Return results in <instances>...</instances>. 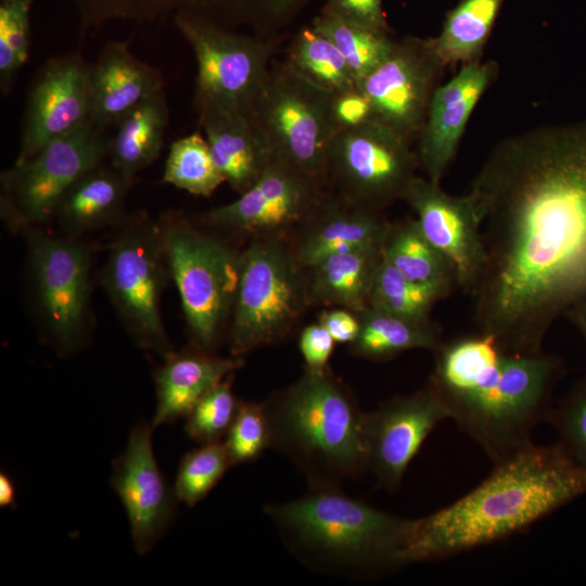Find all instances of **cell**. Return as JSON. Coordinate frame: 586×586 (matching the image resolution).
Instances as JSON below:
<instances>
[{
  "label": "cell",
  "mask_w": 586,
  "mask_h": 586,
  "mask_svg": "<svg viewBox=\"0 0 586 586\" xmlns=\"http://www.w3.org/2000/svg\"><path fill=\"white\" fill-rule=\"evenodd\" d=\"M485 265L471 295L480 333L542 352L552 322L586 296V119L508 137L468 193Z\"/></svg>",
  "instance_id": "cell-1"
},
{
  "label": "cell",
  "mask_w": 586,
  "mask_h": 586,
  "mask_svg": "<svg viewBox=\"0 0 586 586\" xmlns=\"http://www.w3.org/2000/svg\"><path fill=\"white\" fill-rule=\"evenodd\" d=\"M434 354L428 383L447 406L449 419L494 464L533 444L532 433L547 420L562 372L558 358L508 353L480 332L443 342Z\"/></svg>",
  "instance_id": "cell-2"
},
{
  "label": "cell",
  "mask_w": 586,
  "mask_h": 586,
  "mask_svg": "<svg viewBox=\"0 0 586 586\" xmlns=\"http://www.w3.org/2000/svg\"><path fill=\"white\" fill-rule=\"evenodd\" d=\"M585 493V473L559 443L532 444L495 463L464 496L412 520L408 562L441 560L502 540Z\"/></svg>",
  "instance_id": "cell-3"
},
{
  "label": "cell",
  "mask_w": 586,
  "mask_h": 586,
  "mask_svg": "<svg viewBox=\"0 0 586 586\" xmlns=\"http://www.w3.org/2000/svg\"><path fill=\"white\" fill-rule=\"evenodd\" d=\"M292 555L311 570L349 578H374L409 564L412 520L344 494L309 487L304 496L265 507Z\"/></svg>",
  "instance_id": "cell-4"
},
{
  "label": "cell",
  "mask_w": 586,
  "mask_h": 586,
  "mask_svg": "<svg viewBox=\"0 0 586 586\" xmlns=\"http://www.w3.org/2000/svg\"><path fill=\"white\" fill-rule=\"evenodd\" d=\"M270 444L309 487H341L367 471L364 412L329 368L303 375L264 403Z\"/></svg>",
  "instance_id": "cell-5"
},
{
  "label": "cell",
  "mask_w": 586,
  "mask_h": 586,
  "mask_svg": "<svg viewBox=\"0 0 586 586\" xmlns=\"http://www.w3.org/2000/svg\"><path fill=\"white\" fill-rule=\"evenodd\" d=\"M310 304L305 269L286 237L252 238L241 251L230 351L242 357L284 339Z\"/></svg>",
  "instance_id": "cell-6"
},
{
  "label": "cell",
  "mask_w": 586,
  "mask_h": 586,
  "mask_svg": "<svg viewBox=\"0 0 586 586\" xmlns=\"http://www.w3.org/2000/svg\"><path fill=\"white\" fill-rule=\"evenodd\" d=\"M158 224L194 347L211 353L232 313L241 251L196 229L179 213L163 215Z\"/></svg>",
  "instance_id": "cell-7"
},
{
  "label": "cell",
  "mask_w": 586,
  "mask_h": 586,
  "mask_svg": "<svg viewBox=\"0 0 586 586\" xmlns=\"http://www.w3.org/2000/svg\"><path fill=\"white\" fill-rule=\"evenodd\" d=\"M332 94L296 74L285 62L270 64L250 114L275 158L328 188V153L337 132Z\"/></svg>",
  "instance_id": "cell-8"
},
{
  "label": "cell",
  "mask_w": 586,
  "mask_h": 586,
  "mask_svg": "<svg viewBox=\"0 0 586 586\" xmlns=\"http://www.w3.org/2000/svg\"><path fill=\"white\" fill-rule=\"evenodd\" d=\"M168 276L158 221L128 222L110 246L102 283L135 342L164 359L175 353L161 316Z\"/></svg>",
  "instance_id": "cell-9"
},
{
  "label": "cell",
  "mask_w": 586,
  "mask_h": 586,
  "mask_svg": "<svg viewBox=\"0 0 586 586\" xmlns=\"http://www.w3.org/2000/svg\"><path fill=\"white\" fill-rule=\"evenodd\" d=\"M91 119L51 141L34 156L1 174V215L16 229L53 219L63 194L81 176L104 163L110 137Z\"/></svg>",
  "instance_id": "cell-10"
},
{
  "label": "cell",
  "mask_w": 586,
  "mask_h": 586,
  "mask_svg": "<svg viewBox=\"0 0 586 586\" xmlns=\"http://www.w3.org/2000/svg\"><path fill=\"white\" fill-rule=\"evenodd\" d=\"M417 167L411 142L373 119L335 133L328 153V188L353 203L382 211L404 200Z\"/></svg>",
  "instance_id": "cell-11"
},
{
  "label": "cell",
  "mask_w": 586,
  "mask_h": 586,
  "mask_svg": "<svg viewBox=\"0 0 586 586\" xmlns=\"http://www.w3.org/2000/svg\"><path fill=\"white\" fill-rule=\"evenodd\" d=\"M26 232L35 298L56 347L68 353L82 340L90 296V249L73 237H56L37 226Z\"/></svg>",
  "instance_id": "cell-12"
},
{
  "label": "cell",
  "mask_w": 586,
  "mask_h": 586,
  "mask_svg": "<svg viewBox=\"0 0 586 586\" xmlns=\"http://www.w3.org/2000/svg\"><path fill=\"white\" fill-rule=\"evenodd\" d=\"M176 24L196 61L194 107L249 112L270 67L271 47L187 16Z\"/></svg>",
  "instance_id": "cell-13"
},
{
  "label": "cell",
  "mask_w": 586,
  "mask_h": 586,
  "mask_svg": "<svg viewBox=\"0 0 586 586\" xmlns=\"http://www.w3.org/2000/svg\"><path fill=\"white\" fill-rule=\"evenodd\" d=\"M445 67L432 38L406 37L395 41L358 88L369 100L374 120L411 142L420 136Z\"/></svg>",
  "instance_id": "cell-14"
},
{
  "label": "cell",
  "mask_w": 586,
  "mask_h": 586,
  "mask_svg": "<svg viewBox=\"0 0 586 586\" xmlns=\"http://www.w3.org/2000/svg\"><path fill=\"white\" fill-rule=\"evenodd\" d=\"M327 189L273 157L258 180L235 201L202 215L209 227L252 238L286 237L319 206Z\"/></svg>",
  "instance_id": "cell-15"
},
{
  "label": "cell",
  "mask_w": 586,
  "mask_h": 586,
  "mask_svg": "<svg viewBox=\"0 0 586 586\" xmlns=\"http://www.w3.org/2000/svg\"><path fill=\"white\" fill-rule=\"evenodd\" d=\"M445 419H449L448 408L429 383L366 412L367 471L375 476L379 487L397 489L425 438Z\"/></svg>",
  "instance_id": "cell-16"
},
{
  "label": "cell",
  "mask_w": 586,
  "mask_h": 586,
  "mask_svg": "<svg viewBox=\"0 0 586 586\" xmlns=\"http://www.w3.org/2000/svg\"><path fill=\"white\" fill-rule=\"evenodd\" d=\"M89 71L79 52L53 56L42 65L28 92L14 163L30 158L89 119Z\"/></svg>",
  "instance_id": "cell-17"
},
{
  "label": "cell",
  "mask_w": 586,
  "mask_h": 586,
  "mask_svg": "<svg viewBox=\"0 0 586 586\" xmlns=\"http://www.w3.org/2000/svg\"><path fill=\"white\" fill-rule=\"evenodd\" d=\"M404 200L417 214L425 238L454 266L458 289L471 296L485 265L480 219L471 196L450 195L440 183L416 176Z\"/></svg>",
  "instance_id": "cell-18"
},
{
  "label": "cell",
  "mask_w": 586,
  "mask_h": 586,
  "mask_svg": "<svg viewBox=\"0 0 586 586\" xmlns=\"http://www.w3.org/2000/svg\"><path fill=\"white\" fill-rule=\"evenodd\" d=\"M152 424L135 425L124 453L115 459L111 483L120 498L138 553H146L177 513L178 498L160 471L153 453Z\"/></svg>",
  "instance_id": "cell-19"
},
{
  "label": "cell",
  "mask_w": 586,
  "mask_h": 586,
  "mask_svg": "<svg viewBox=\"0 0 586 586\" xmlns=\"http://www.w3.org/2000/svg\"><path fill=\"white\" fill-rule=\"evenodd\" d=\"M497 76L495 61L472 62L462 65L449 81L435 89L416 152L425 178L441 182L474 107Z\"/></svg>",
  "instance_id": "cell-20"
},
{
  "label": "cell",
  "mask_w": 586,
  "mask_h": 586,
  "mask_svg": "<svg viewBox=\"0 0 586 586\" xmlns=\"http://www.w3.org/2000/svg\"><path fill=\"white\" fill-rule=\"evenodd\" d=\"M391 222L381 211L326 193L290 241L294 257L307 270L322 259L358 249L383 247Z\"/></svg>",
  "instance_id": "cell-21"
},
{
  "label": "cell",
  "mask_w": 586,
  "mask_h": 586,
  "mask_svg": "<svg viewBox=\"0 0 586 586\" xmlns=\"http://www.w3.org/2000/svg\"><path fill=\"white\" fill-rule=\"evenodd\" d=\"M89 81V119L105 129L146 99L163 92L164 87L162 73L138 59L123 41L102 48L90 64Z\"/></svg>",
  "instance_id": "cell-22"
},
{
  "label": "cell",
  "mask_w": 586,
  "mask_h": 586,
  "mask_svg": "<svg viewBox=\"0 0 586 586\" xmlns=\"http://www.w3.org/2000/svg\"><path fill=\"white\" fill-rule=\"evenodd\" d=\"M213 160L238 193L251 188L273 160L268 141L249 112L209 110L199 114Z\"/></svg>",
  "instance_id": "cell-23"
},
{
  "label": "cell",
  "mask_w": 586,
  "mask_h": 586,
  "mask_svg": "<svg viewBox=\"0 0 586 586\" xmlns=\"http://www.w3.org/2000/svg\"><path fill=\"white\" fill-rule=\"evenodd\" d=\"M243 364L242 357L222 358L195 347L173 353L155 372L157 405L152 426L187 417L208 391Z\"/></svg>",
  "instance_id": "cell-24"
},
{
  "label": "cell",
  "mask_w": 586,
  "mask_h": 586,
  "mask_svg": "<svg viewBox=\"0 0 586 586\" xmlns=\"http://www.w3.org/2000/svg\"><path fill=\"white\" fill-rule=\"evenodd\" d=\"M132 182L110 163H102L69 187L59 201L53 219L73 238L115 224L123 215Z\"/></svg>",
  "instance_id": "cell-25"
},
{
  "label": "cell",
  "mask_w": 586,
  "mask_h": 586,
  "mask_svg": "<svg viewBox=\"0 0 586 586\" xmlns=\"http://www.w3.org/2000/svg\"><path fill=\"white\" fill-rule=\"evenodd\" d=\"M382 258L383 247H365L322 259L307 269L309 302L364 310Z\"/></svg>",
  "instance_id": "cell-26"
},
{
  "label": "cell",
  "mask_w": 586,
  "mask_h": 586,
  "mask_svg": "<svg viewBox=\"0 0 586 586\" xmlns=\"http://www.w3.org/2000/svg\"><path fill=\"white\" fill-rule=\"evenodd\" d=\"M169 111L164 92L157 93L127 113L110 137L109 163L133 179L160 155Z\"/></svg>",
  "instance_id": "cell-27"
},
{
  "label": "cell",
  "mask_w": 586,
  "mask_h": 586,
  "mask_svg": "<svg viewBox=\"0 0 586 586\" xmlns=\"http://www.w3.org/2000/svg\"><path fill=\"white\" fill-rule=\"evenodd\" d=\"M383 255L407 279L435 291L443 300L458 289L454 266L425 238L417 219L391 222Z\"/></svg>",
  "instance_id": "cell-28"
},
{
  "label": "cell",
  "mask_w": 586,
  "mask_h": 586,
  "mask_svg": "<svg viewBox=\"0 0 586 586\" xmlns=\"http://www.w3.org/2000/svg\"><path fill=\"white\" fill-rule=\"evenodd\" d=\"M359 332L349 343L353 355L387 360L410 349L436 351L444 342L441 327L429 320H411L366 307L356 313Z\"/></svg>",
  "instance_id": "cell-29"
},
{
  "label": "cell",
  "mask_w": 586,
  "mask_h": 586,
  "mask_svg": "<svg viewBox=\"0 0 586 586\" xmlns=\"http://www.w3.org/2000/svg\"><path fill=\"white\" fill-rule=\"evenodd\" d=\"M505 0H461L450 10L437 37L434 50L445 66L481 61Z\"/></svg>",
  "instance_id": "cell-30"
},
{
  "label": "cell",
  "mask_w": 586,
  "mask_h": 586,
  "mask_svg": "<svg viewBox=\"0 0 586 586\" xmlns=\"http://www.w3.org/2000/svg\"><path fill=\"white\" fill-rule=\"evenodd\" d=\"M285 63L304 79L331 94L358 88L344 56L314 26L298 33Z\"/></svg>",
  "instance_id": "cell-31"
},
{
  "label": "cell",
  "mask_w": 586,
  "mask_h": 586,
  "mask_svg": "<svg viewBox=\"0 0 586 586\" xmlns=\"http://www.w3.org/2000/svg\"><path fill=\"white\" fill-rule=\"evenodd\" d=\"M313 26L327 36L344 56L357 87L387 56L395 43L387 30L352 23L328 11Z\"/></svg>",
  "instance_id": "cell-32"
},
{
  "label": "cell",
  "mask_w": 586,
  "mask_h": 586,
  "mask_svg": "<svg viewBox=\"0 0 586 586\" xmlns=\"http://www.w3.org/2000/svg\"><path fill=\"white\" fill-rule=\"evenodd\" d=\"M163 180L194 195L211 196L226 181L217 168L206 139L193 132L174 141Z\"/></svg>",
  "instance_id": "cell-33"
},
{
  "label": "cell",
  "mask_w": 586,
  "mask_h": 586,
  "mask_svg": "<svg viewBox=\"0 0 586 586\" xmlns=\"http://www.w3.org/2000/svg\"><path fill=\"white\" fill-rule=\"evenodd\" d=\"M443 300L435 291L407 279L383 255L368 300V307L411 320H429Z\"/></svg>",
  "instance_id": "cell-34"
},
{
  "label": "cell",
  "mask_w": 586,
  "mask_h": 586,
  "mask_svg": "<svg viewBox=\"0 0 586 586\" xmlns=\"http://www.w3.org/2000/svg\"><path fill=\"white\" fill-rule=\"evenodd\" d=\"M231 467L224 443L203 444L181 459L174 489L179 501L192 507L202 500Z\"/></svg>",
  "instance_id": "cell-35"
},
{
  "label": "cell",
  "mask_w": 586,
  "mask_h": 586,
  "mask_svg": "<svg viewBox=\"0 0 586 586\" xmlns=\"http://www.w3.org/2000/svg\"><path fill=\"white\" fill-rule=\"evenodd\" d=\"M33 0H2L0 7V88L11 91L29 56V9Z\"/></svg>",
  "instance_id": "cell-36"
},
{
  "label": "cell",
  "mask_w": 586,
  "mask_h": 586,
  "mask_svg": "<svg viewBox=\"0 0 586 586\" xmlns=\"http://www.w3.org/2000/svg\"><path fill=\"white\" fill-rule=\"evenodd\" d=\"M232 378L230 374L208 391L186 417L187 434L201 445L220 442L234 420L240 399L232 392Z\"/></svg>",
  "instance_id": "cell-37"
},
{
  "label": "cell",
  "mask_w": 586,
  "mask_h": 586,
  "mask_svg": "<svg viewBox=\"0 0 586 586\" xmlns=\"http://www.w3.org/2000/svg\"><path fill=\"white\" fill-rule=\"evenodd\" d=\"M269 444V428L263 404L240 400L224 442L231 467L255 461Z\"/></svg>",
  "instance_id": "cell-38"
},
{
  "label": "cell",
  "mask_w": 586,
  "mask_h": 586,
  "mask_svg": "<svg viewBox=\"0 0 586 586\" xmlns=\"http://www.w3.org/2000/svg\"><path fill=\"white\" fill-rule=\"evenodd\" d=\"M559 435V444L586 475V377L551 407L547 417Z\"/></svg>",
  "instance_id": "cell-39"
},
{
  "label": "cell",
  "mask_w": 586,
  "mask_h": 586,
  "mask_svg": "<svg viewBox=\"0 0 586 586\" xmlns=\"http://www.w3.org/2000/svg\"><path fill=\"white\" fill-rule=\"evenodd\" d=\"M331 114L337 131L374 119L371 104L359 88L332 94Z\"/></svg>",
  "instance_id": "cell-40"
},
{
  "label": "cell",
  "mask_w": 586,
  "mask_h": 586,
  "mask_svg": "<svg viewBox=\"0 0 586 586\" xmlns=\"http://www.w3.org/2000/svg\"><path fill=\"white\" fill-rule=\"evenodd\" d=\"M334 340L318 321L306 326L300 335L298 347L305 368L321 371L328 368L334 348Z\"/></svg>",
  "instance_id": "cell-41"
},
{
  "label": "cell",
  "mask_w": 586,
  "mask_h": 586,
  "mask_svg": "<svg viewBox=\"0 0 586 586\" xmlns=\"http://www.w3.org/2000/svg\"><path fill=\"white\" fill-rule=\"evenodd\" d=\"M327 11L352 23L387 30L382 0H329Z\"/></svg>",
  "instance_id": "cell-42"
},
{
  "label": "cell",
  "mask_w": 586,
  "mask_h": 586,
  "mask_svg": "<svg viewBox=\"0 0 586 586\" xmlns=\"http://www.w3.org/2000/svg\"><path fill=\"white\" fill-rule=\"evenodd\" d=\"M321 323L337 343H352L359 332V319L356 313L335 307L319 315Z\"/></svg>",
  "instance_id": "cell-43"
},
{
  "label": "cell",
  "mask_w": 586,
  "mask_h": 586,
  "mask_svg": "<svg viewBox=\"0 0 586 586\" xmlns=\"http://www.w3.org/2000/svg\"><path fill=\"white\" fill-rule=\"evenodd\" d=\"M564 315L577 328L586 343V296L572 305Z\"/></svg>",
  "instance_id": "cell-44"
},
{
  "label": "cell",
  "mask_w": 586,
  "mask_h": 586,
  "mask_svg": "<svg viewBox=\"0 0 586 586\" xmlns=\"http://www.w3.org/2000/svg\"><path fill=\"white\" fill-rule=\"evenodd\" d=\"M16 502L15 486L12 479L4 472L0 474V506L12 507Z\"/></svg>",
  "instance_id": "cell-45"
}]
</instances>
